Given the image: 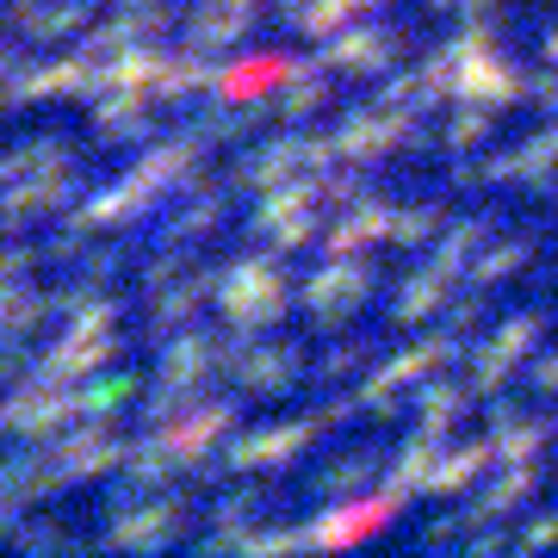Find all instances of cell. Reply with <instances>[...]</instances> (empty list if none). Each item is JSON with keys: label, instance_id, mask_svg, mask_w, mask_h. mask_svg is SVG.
<instances>
[{"label": "cell", "instance_id": "52a82bcc", "mask_svg": "<svg viewBox=\"0 0 558 558\" xmlns=\"http://www.w3.org/2000/svg\"><path fill=\"white\" fill-rule=\"evenodd\" d=\"M38 7L44 0H7V7H0V25H7V32H25V25L38 20Z\"/></svg>", "mask_w": 558, "mask_h": 558}, {"label": "cell", "instance_id": "ba28073f", "mask_svg": "<svg viewBox=\"0 0 558 558\" xmlns=\"http://www.w3.org/2000/svg\"><path fill=\"white\" fill-rule=\"evenodd\" d=\"M25 521V502H13V497H0V546L13 539V527Z\"/></svg>", "mask_w": 558, "mask_h": 558}, {"label": "cell", "instance_id": "5b68a950", "mask_svg": "<svg viewBox=\"0 0 558 558\" xmlns=\"http://www.w3.org/2000/svg\"><path fill=\"white\" fill-rule=\"evenodd\" d=\"M38 373V360L25 354V336H7L0 329V385H20V379H32Z\"/></svg>", "mask_w": 558, "mask_h": 558}, {"label": "cell", "instance_id": "3957f363", "mask_svg": "<svg viewBox=\"0 0 558 558\" xmlns=\"http://www.w3.org/2000/svg\"><path fill=\"white\" fill-rule=\"evenodd\" d=\"M62 484V465H50V453L44 447H13V453L0 459V497H13V502H44L50 490Z\"/></svg>", "mask_w": 558, "mask_h": 558}, {"label": "cell", "instance_id": "277c9868", "mask_svg": "<svg viewBox=\"0 0 558 558\" xmlns=\"http://www.w3.org/2000/svg\"><path fill=\"white\" fill-rule=\"evenodd\" d=\"M81 20H87V7H81V0H57V7H38V20L25 25V38H38V44L69 38V32H75Z\"/></svg>", "mask_w": 558, "mask_h": 558}, {"label": "cell", "instance_id": "8992f818", "mask_svg": "<svg viewBox=\"0 0 558 558\" xmlns=\"http://www.w3.org/2000/svg\"><path fill=\"white\" fill-rule=\"evenodd\" d=\"M7 546H13V553H38V546H62V534H57V527H44V521H32V527L20 521Z\"/></svg>", "mask_w": 558, "mask_h": 558}, {"label": "cell", "instance_id": "30bf717a", "mask_svg": "<svg viewBox=\"0 0 558 558\" xmlns=\"http://www.w3.org/2000/svg\"><path fill=\"white\" fill-rule=\"evenodd\" d=\"M20 69H25V50H20V44H0V81L20 75Z\"/></svg>", "mask_w": 558, "mask_h": 558}, {"label": "cell", "instance_id": "9c48e42d", "mask_svg": "<svg viewBox=\"0 0 558 558\" xmlns=\"http://www.w3.org/2000/svg\"><path fill=\"white\" fill-rule=\"evenodd\" d=\"M124 391H131V385H119V379H106L100 391H94V398H87V410H106V403H119Z\"/></svg>", "mask_w": 558, "mask_h": 558}, {"label": "cell", "instance_id": "7a4b0ae2", "mask_svg": "<svg viewBox=\"0 0 558 558\" xmlns=\"http://www.w3.org/2000/svg\"><path fill=\"white\" fill-rule=\"evenodd\" d=\"M69 193H75V180H7L0 186V236H13V230H25V223L50 218L57 205H69Z\"/></svg>", "mask_w": 558, "mask_h": 558}, {"label": "cell", "instance_id": "6da1fadb", "mask_svg": "<svg viewBox=\"0 0 558 558\" xmlns=\"http://www.w3.org/2000/svg\"><path fill=\"white\" fill-rule=\"evenodd\" d=\"M69 416H75V398H62L57 385H44V379H25V391L0 398V435H20V440L50 435Z\"/></svg>", "mask_w": 558, "mask_h": 558}]
</instances>
